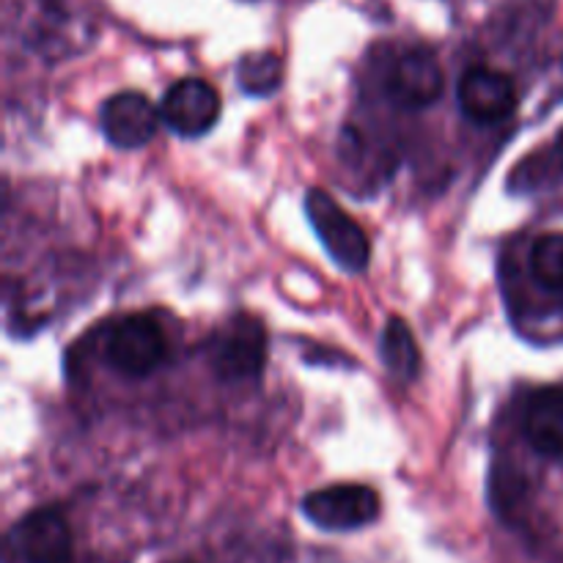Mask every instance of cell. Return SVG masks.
<instances>
[{"label": "cell", "mask_w": 563, "mask_h": 563, "mask_svg": "<svg viewBox=\"0 0 563 563\" xmlns=\"http://www.w3.org/2000/svg\"><path fill=\"white\" fill-rule=\"evenodd\" d=\"M9 548L22 563H75V539L58 509H33L9 533Z\"/></svg>", "instance_id": "5"}, {"label": "cell", "mask_w": 563, "mask_h": 563, "mask_svg": "<svg viewBox=\"0 0 563 563\" xmlns=\"http://www.w3.org/2000/svg\"><path fill=\"white\" fill-rule=\"evenodd\" d=\"M306 214L311 220L313 231L322 240L324 251L333 256L346 273H363L372 258V247H368V236L350 214L341 209V203L324 190L313 187L306 192Z\"/></svg>", "instance_id": "1"}, {"label": "cell", "mask_w": 563, "mask_h": 563, "mask_svg": "<svg viewBox=\"0 0 563 563\" xmlns=\"http://www.w3.org/2000/svg\"><path fill=\"white\" fill-rule=\"evenodd\" d=\"M522 434L537 454L563 456V388H542L531 396Z\"/></svg>", "instance_id": "10"}, {"label": "cell", "mask_w": 563, "mask_h": 563, "mask_svg": "<svg viewBox=\"0 0 563 563\" xmlns=\"http://www.w3.org/2000/svg\"><path fill=\"white\" fill-rule=\"evenodd\" d=\"M159 115L176 135H207L220 119V97L214 86L201 77H185L168 88L159 104Z\"/></svg>", "instance_id": "6"}, {"label": "cell", "mask_w": 563, "mask_h": 563, "mask_svg": "<svg viewBox=\"0 0 563 563\" xmlns=\"http://www.w3.org/2000/svg\"><path fill=\"white\" fill-rule=\"evenodd\" d=\"M555 154H559V163L563 165V130L559 132V141H555Z\"/></svg>", "instance_id": "14"}, {"label": "cell", "mask_w": 563, "mask_h": 563, "mask_svg": "<svg viewBox=\"0 0 563 563\" xmlns=\"http://www.w3.org/2000/svg\"><path fill=\"white\" fill-rule=\"evenodd\" d=\"M108 361L126 377H148L168 357V339L148 313H130L113 324L108 335Z\"/></svg>", "instance_id": "3"}, {"label": "cell", "mask_w": 563, "mask_h": 563, "mask_svg": "<svg viewBox=\"0 0 563 563\" xmlns=\"http://www.w3.org/2000/svg\"><path fill=\"white\" fill-rule=\"evenodd\" d=\"M531 275L544 289L563 291V234H544L533 242Z\"/></svg>", "instance_id": "13"}, {"label": "cell", "mask_w": 563, "mask_h": 563, "mask_svg": "<svg viewBox=\"0 0 563 563\" xmlns=\"http://www.w3.org/2000/svg\"><path fill=\"white\" fill-rule=\"evenodd\" d=\"M445 88L443 69L429 49H407L390 64L385 91L399 108L416 110L438 102Z\"/></svg>", "instance_id": "7"}, {"label": "cell", "mask_w": 563, "mask_h": 563, "mask_svg": "<svg viewBox=\"0 0 563 563\" xmlns=\"http://www.w3.org/2000/svg\"><path fill=\"white\" fill-rule=\"evenodd\" d=\"M236 82L247 97H269L284 82V60L269 49L242 55L236 64Z\"/></svg>", "instance_id": "12"}, {"label": "cell", "mask_w": 563, "mask_h": 563, "mask_svg": "<svg viewBox=\"0 0 563 563\" xmlns=\"http://www.w3.org/2000/svg\"><path fill=\"white\" fill-rule=\"evenodd\" d=\"M379 355H383V363L390 372V377L399 379V383H410V379L418 377L421 352H418V344L405 319H388L383 330V341H379Z\"/></svg>", "instance_id": "11"}, {"label": "cell", "mask_w": 563, "mask_h": 563, "mask_svg": "<svg viewBox=\"0 0 563 563\" xmlns=\"http://www.w3.org/2000/svg\"><path fill=\"white\" fill-rule=\"evenodd\" d=\"M104 137L119 148H141L157 135L159 113L148 97L137 91H119L104 99L99 110Z\"/></svg>", "instance_id": "9"}, {"label": "cell", "mask_w": 563, "mask_h": 563, "mask_svg": "<svg viewBox=\"0 0 563 563\" xmlns=\"http://www.w3.org/2000/svg\"><path fill=\"white\" fill-rule=\"evenodd\" d=\"M212 372L225 383L258 379L267 363V330L251 313H236L209 346Z\"/></svg>", "instance_id": "2"}, {"label": "cell", "mask_w": 563, "mask_h": 563, "mask_svg": "<svg viewBox=\"0 0 563 563\" xmlns=\"http://www.w3.org/2000/svg\"><path fill=\"white\" fill-rule=\"evenodd\" d=\"M462 113L476 124H495L515 113L517 86L506 71L489 66H473L456 86Z\"/></svg>", "instance_id": "8"}, {"label": "cell", "mask_w": 563, "mask_h": 563, "mask_svg": "<svg viewBox=\"0 0 563 563\" xmlns=\"http://www.w3.org/2000/svg\"><path fill=\"white\" fill-rule=\"evenodd\" d=\"M302 515L322 531H357L379 517V495L363 484H335L306 495Z\"/></svg>", "instance_id": "4"}]
</instances>
